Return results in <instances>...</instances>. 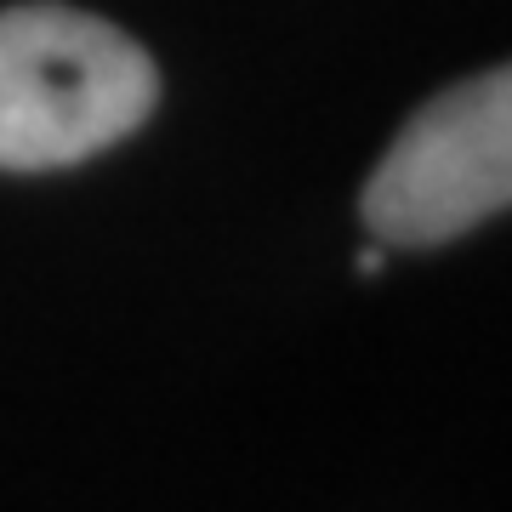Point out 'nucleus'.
<instances>
[{"label": "nucleus", "mask_w": 512, "mask_h": 512, "mask_svg": "<svg viewBox=\"0 0 512 512\" xmlns=\"http://www.w3.org/2000/svg\"><path fill=\"white\" fill-rule=\"evenodd\" d=\"M160 103L154 57L57 0L0 12V171H57L126 143Z\"/></svg>", "instance_id": "nucleus-1"}, {"label": "nucleus", "mask_w": 512, "mask_h": 512, "mask_svg": "<svg viewBox=\"0 0 512 512\" xmlns=\"http://www.w3.org/2000/svg\"><path fill=\"white\" fill-rule=\"evenodd\" d=\"M512 200V74H473L393 137L365 183V228L382 245H444Z\"/></svg>", "instance_id": "nucleus-2"}, {"label": "nucleus", "mask_w": 512, "mask_h": 512, "mask_svg": "<svg viewBox=\"0 0 512 512\" xmlns=\"http://www.w3.org/2000/svg\"><path fill=\"white\" fill-rule=\"evenodd\" d=\"M359 274H382V245H365L359 251Z\"/></svg>", "instance_id": "nucleus-3"}]
</instances>
